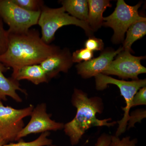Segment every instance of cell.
<instances>
[{
    "label": "cell",
    "instance_id": "21",
    "mask_svg": "<svg viewBox=\"0 0 146 146\" xmlns=\"http://www.w3.org/2000/svg\"><path fill=\"white\" fill-rule=\"evenodd\" d=\"M9 33L4 27L3 23L0 17V55L5 52L8 44Z\"/></svg>",
    "mask_w": 146,
    "mask_h": 146
},
{
    "label": "cell",
    "instance_id": "6",
    "mask_svg": "<svg viewBox=\"0 0 146 146\" xmlns=\"http://www.w3.org/2000/svg\"><path fill=\"white\" fill-rule=\"evenodd\" d=\"M41 11H30L16 5L12 0H0V17L9 27L12 34L25 33L37 25Z\"/></svg>",
    "mask_w": 146,
    "mask_h": 146
},
{
    "label": "cell",
    "instance_id": "22",
    "mask_svg": "<svg viewBox=\"0 0 146 146\" xmlns=\"http://www.w3.org/2000/svg\"><path fill=\"white\" fill-rule=\"evenodd\" d=\"M84 46L86 48L93 52L102 51L104 49V43L102 39L92 36L86 40Z\"/></svg>",
    "mask_w": 146,
    "mask_h": 146
},
{
    "label": "cell",
    "instance_id": "14",
    "mask_svg": "<svg viewBox=\"0 0 146 146\" xmlns=\"http://www.w3.org/2000/svg\"><path fill=\"white\" fill-rule=\"evenodd\" d=\"M88 18L87 22L93 32L96 31L103 25V14L107 7L112 6L108 0H88Z\"/></svg>",
    "mask_w": 146,
    "mask_h": 146
},
{
    "label": "cell",
    "instance_id": "13",
    "mask_svg": "<svg viewBox=\"0 0 146 146\" xmlns=\"http://www.w3.org/2000/svg\"><path fill=\"white\" fill-rule=\"evenodd\" d=\"M10 69L0 62V100L6 101L7 97L9 96L18 102H21L22 99L16 91H20L27 95L26 91L20 87L19 81L11 77L7 78L4 76L3 73Z\"/></svg>",
    "mask_w": 146,
    "mask_h": 146
},
{
    "label": "cell",
    "instance_id": "5",
    "mask_svg": "<svg viewBox=\"0 0 146 146\" xmlns=\"http://www.w3.org/2000/svg\"><path fill=\"white\" fill-rule=\"evenodd\" d=\"M141 4L142 3L140 2L136 5L131 6L127 4L123 0H118L113 13L104 18L103 25L111 27L114 31L112 37L113 43L123 42L125 34L132 24L146 21V18L140 16L138 13Z\"/></svg>",
    "mask_w": 146,
    "mask_h": 146
},
{
    "label": "cell",
    "instance_id": "8",
    "mask_svg": "<svg viewBox=\"0 0 146 146\" xmlns=\"http://www.w3.org/2000/svg\"><path fill=\"white\" fill-rule=\"evenodd\" d=\"M145 58V56H134L130 52L122 50L102 74L117 76L123 79L138 80L139 75L146 72V68L141 64V60Z\"/></svg>",
    "mask_w": 146,
    "mask_h": 146
},
{
    "label": "cell",
    "instance_id": "9",
    "mask_svg": "<svg viewBox=\"0 0 146 146\" xmlns=\"http://www.w3.org/2000/svg\"><path fill=\"white\" fill-rule=\"evenodd\" d=\"M30 116L31 119L29 122L18 133L16 141L31 133L56 131L64 128L63 123L57 122L51 119V115L47 113L45 103L38 104L33 109Z\"/></svg>",
    "mask_w": 146,
    "mask_h": 146
},
{
    "label": "cell",
    "instance_id": "11",
    "mask_svg": "<svg viewBox=\"0 0 146 146\" xmlns=\"http://www.w3.org/2000/svg\"><path fill=\"white\" fill-rule=\"evenodd\" d=\"M72 55L69 49H60L39 64L44 71L49 81L56 77L60 72H68L74 63Z\"/></svg>",
    "mask_w": 146,
    "mask_h": 146
},
{
    "label": "cell",
    "instance_id": "19",
    "mask_svg": "<svg viewBox=\"0 0 146 146\" xmlns=\"http://www.w3.org/2000/svg\"><path fill=\"white\" fill-rule=\"evenodd\" d=\"M72 60L73 63H81L82 61H89L94 58V52L86 48L76 50L72 54Z\"/></svg>",
    "mask_w": 146,
    "mask_h": 146
},
{
    "label": "cell",
    "instance_id": "1",
    "mask_svg": "<svg viewBox=\"0 0 146 146\" xmlns=\"http://www.w3.org/2000/svg\"><path fill=\"white\" fill-rule=\"evenodd\" d=\"M60 49L57 46L46 44L35 29L21 34L9 33L8 46L0 55V62L12 69L40 64Z\"/></svg>",
    "mask_w": 146,
    "mask_h": 146
},
{
    "label": "cell",
    "instance_id": "26",
    "mask_svg": "<svg viewBox=\"0 0 146 146\" xmlns=\"http://www.w3.org/2000/svg\"><path fill=\"white\" fill-rule=\"evenodd\" d=\"M6 144L5 142L3 140L2 138L0 136V146H3Z\"/></svg>",
    "mask_w": 146,
    "mask_h": 146
},
{
    "label": "cell",
    "instance_id": "16",
    "mask_svg": "<svg viewBox=\"0 0 146 146\" xmlns=\"http://www.w3.org/2000/svg\"><path fill=\"white\" fill-rule=\"evenodd\" d=\"M126 32V37L123 42V50L131 52V47L133 43L146 34V21H140L132 24Z\"/></svg>",
    "mask_w": 146,
    "mask_h": 146
},
{
    "label": "cell",
    "instance_id": "10",
    "mask_svg": "<svg viewBox=\"0 0 146 146\" xmlns=\"http://www.w3.org/2000/svg\"><path fill=\"white\" fill-rule=\"evenodd\" d=\"M123 50L120 47L116 50L109 49L103 52L98 57L76 65L78 74L82 78H89L101 74L109 66L114 58Z\"/></svg>",
    "mask_w": 146,
    "mask_h": 146
},
{
    "label": "cell",
    "instance_id": "20",
    "mask_svg": "<svg viewBox=\"0 0 146 146\" xmlns=\"http://www.w3.org/2000/svg\"><path fill=\"white\" fill-rule=\"evenodd\" d=\"M138 140L136 138L131 139L129 136L124 137L121 139L115 136H111L109 146H137Z\"/></svg>",
    "mask_w": 146,
    "mask_h": 146
},
{
    "label": "cell",
    "instance_id": "2",
    "mask_svg": "<svg viewBox=\"0 0 146 146\" xmlns=\"http://www.w3.org/2000/svg\"><path fill=\"white\" fill-rule=\"evenodd\" d=\"M72 103L76 109V113L72 121L64 125L63 129L72 145H77L86 131L91 127H110L117 123L110 122L111 118L100 120L96 117L97 114H101L104 109L102 100L100 97L89 98L82 90L75 89L72 96Z\"/></svg>",
    "mask_w": 146,
    "mask_h": 146
},
{
    "label": "cell",
    "instance_id": "4",
    "mask_svg": "<svg viewBox=\"0 0 146 146\" xmlns=\"http://www.w3.org/2000/svg\"><path fill=\"white\" fill-rule=\"evenodd\" d=\"M95 77L97 90L102 91L106 89L108 84H114L119 89L121 95L125 100V106L122 107L124 113L121 119L118 121L119 126L115 135L119 137L126 130L128 121L130 117L129 111L131 108L133 97L139 89L146 86V80L138 79L130 81L119 80L102 73L95 76Z\"/></svg>",
    "mask_w": 146,
    "mask_h": 146
},
{
    "label": "cell",
    "instance_id": "24",
    "mask_svg": "<svg viewBox=\"0 0 146 146\" xmlns=\"http://www.w3.org/2000/svg\"><path fill=\"white\" fill-rule=\"evenodd\" d=\"M146 86L141 88L134 95L132 102L131 108L140 105H146Z\"/></svg>",
    "mask_w": 146,
    "mask_h": 146
},
{
    "label": "cell",
    "instance_id": "17",
    "mask_svg": "<svg viewBox=\"0 0 146 146\" xmlns=\"http://www.w3.org/2000/svg\"><path fill=\"white\" fill-rule=\"evenodd\" d=\"M50 134L49 131H47L42 133L38 138L31 142L20 141L16 143H11L3 146H49L51 145L52 143V140L48 138Z\"/></svg>",
    "mask_w": 146,
    "mask_h": 146
},
{
    "label": "cell",
    "instance_id": "3",
    "mask_svg": "<svg viewBox=\"0 0 146 146\" xmlns=\"http://www.w3.org/2000/svg\"><path fill=\"white\" fill-rule=\"evenodd\" d=\"M37 25L41 28L42 40L48 44H50L53 41L58 30L65 26L74 25L80 27L89 37L93 36L94 34L87 22L70 16L66 13L62 7L52 8L44 6L41 10Z\"/></svg>",
    "mask_w": 146,
    "mask_h": 146
},
{
    "label": "cell",
    "instance_id": "12",
    "mask_svg": "<svg viewBox=\"0 0 146 146\" xmlns=\"http://www.w3.org/2000/svg\"><path fill=\"white\" fill-rule=\"evenodd\" d=\"M12 69L11 77L17 81L26 80L35 85L48 83L49 81L44 71L39 64L25 65Z\"/></svg>",
    "mask_w": 146,
    "mask_h": 146
},
{
    "label": "cell",
    "instance_id": "23",
    "mask_svg": "<svg viewBox=\"0 0 146 146\" xmlns=\"http://www.w3.org/2000/svg\"><path fill=\"white\" fill-rule=\"evenodd\" d=\"M146 117L145 110L138 109L132 112L127 123L128 129L134 127L136 123H141Z\"/></svg>",
    "mask_w": 146,
    "mask_h": 146
},
{
    "label": "cell",
    "instance_id": "25",
    "mask_svg": "<svg viewBox=\"0 0 146 146\" xmlns=\"http://www.w3.org/2000/svg\"><path fill=\"white\" fill-rule=\"evenodd\" d=\"M111 136L106 133H103L97 140L96 146H109L111 142ZM49 146H56L50 145Z\"/></svg>",
    "mask_w": 146,
    "mask_h": 146
},
{
    "label": "cell",
    "instance_id": "15",
    "mask_svg": "<svg viewBox=\"0 0 146 146\" xmlns=\"http://www.w3.org/2000/svg\"><path fill=\"white\" fill-rule=\"evenodd\" d=\"M62 7L70 16L86 22L88 18V1L86 0H63L60 1Z\"/></svg>",
    "mask_w": 146,
    "mask_h": 146
},
{
    "label": "cell",
    "instance_id": "7",
    "mask_svg": "<svg viewBox=\"0 0 146 146\" xmlns=\"http://www.w3.org/2000/svg\"><path fill=\"white\" fill-rule=\"evenodd\" d=\"M34 108L31 104L23 109H15L5 106L0 100V136L6 144L16 141L18 133L25 126L23 119L30 116Z\"/></svg>",
    "mask_w": 146,
    "mask_h": 146
},
{
    "label": "cell",
    "instance_id": "18",
    "mask_svg": "<svg viewBox=\"0 0 146 146\" xmlns=\"http://www.w3.org/2000/svg\"><path fill=\"white\" fill-rule=\"evenodd\" d=\"M13 2L22 8L30 11H41L44 6L42 0H12Z\"/></svg>",
    "mask_w": 146,
    "mask_h": 146
}]
</instances>
